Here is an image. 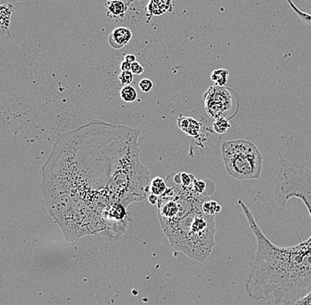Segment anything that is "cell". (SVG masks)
Instances as JSON below:
<instances>
[{
	"label": "cell",
	"mask_w": 311,
	"mask_h": 305,
	"mask_svg": "<svg viewBox=\"0 0 311 305\" xmlns=\"http://www.w3.org/2000/svg\"><path fill=\"white\" fill-rule=\"evenodd\" d=\"M206 113L215 120L220 117H226V114L232 108V95L229 88L213 86L204 95Z\"/></svg>",
	"instance_id": "obj_6"
},
{
	"label": "cell",
	"mask_w": 311,
	"mask_h": 305,
	"mask_svg": "<svg viewBox=\"0 0 311 305\" xmlns=\"http://www.w3.org/2000/svg\"><path fill=\"white\" fill-rule=\"evenodd\" d=\"M131 65L132 64H130L126 61L123 60L122 64H120V69H122V72H126V71H131Z\"/></svg>",
	"instance_id": "obj_23"
},
{
	"label": "cell",
	"mask_w": 311,
	"mask_h": 305,
	"mask_svg": "<svg viewBox=\"0 0 311 305\" xmlns=\"http://www.w3.org/2000/svg\"><path fill=\"white\" fill-rule=\"evenodd\" d=\"M139 87H140V90L142 91V92L148 93L150 91L152 90V87H153V82H152L150 79H142L140 82H139Z\"/></svg>",
	"instance_id": "obj_20"
},
{
	"label": "cell",
	"mask_w": 311,
	"mask_h": 305,
	"mask_svg": "<svg viewBox=\"0 0 311 305\" xmlns=\"http://www.w3.org/2000/svg\"><path fill=\"white\" fill-rule=\"evenodd\" d=\"M162 229L175 250L200 263L207 260L216 245L215 216L204 214L202 206Z\"/></svg>",
	"instance_id": "obj_3"
},
{
	"label": "cell",
	"mask_w": 311,
	"mask_h": 305,
	"mask_svg": "<svg viewBox=\"0 0 311 305\" xmlns=\"http://www.w3.org/2000/svg\"><path fill=\"white\" fill-rule=\"evenodd\" d=\"M174 4V0H150L147 6V21H150L152 16L162 15L164 13L172 11Z\"/></svg>",
	"instance_id": "obj_8"
},
{
	"label": "cell",
	"mask_w": 311,
	"mask_h": 305,
	"mask_svg": "<svg viewBox=\"0 0 311 305\" xmlns=\"http://www.w3.org/2000/svg\"><path fill=\"white\" fill-rule=\"evenodd\" d=\"M228 77H229V72L228 70L224 68H220V69L215 70L212 73L210 79L213 82H215V86L224 87V85L228 82Z\"/></svg>",
	"instance_id": "obj_13"
},
{
	"label": "cell",
	"mask_w": 311,
	"mask_h": 305,
	"mask_svg": "<svg viewBox=\"0 0 311 305\" xmlns=\"http://www.w3.org/2000/svg\"><path fill=\"white\" fill-rule=\"evenodd\" d=\"M221 152L230 177L240 181L260 179L262 155L254 143L240 139L224 141L221 145Z\"/></svg>",
	"instance_id": "obj_4"
},
{
	"label": "cell",
	"mask_w": 311,
	"mask_h": 305,
	"mask_svg": "<svg viewBox=\"0 0 311 305\" xmlns=\"http://www.w3.org/2000/svg\"><path fill=\"white\" fill-rule=\"evenodd\" d=\"M192 191L198 196H210V194L207 193V183L202 180H198L196 178L194 180Z\"/></svg>",
	"instance_id": "obj_18"
},
{
	"label": "cell",
	"mask_w": 311,
	"mask_h": 305,
	"mask_svg": "<svg viewBox=\"0 0 311 305\" xmlns=\"http://www.w3.org/2000/svg\"><path fill=\"white\" fill-rule=\"evenodd\" d=\"M12 11L14 5L11 3L2 4L0 6V27L2 34H4L10 26Z\"/></svg>",
	"instance_id": "obj_11"
},
{
	"label": "cell",
	"mask_w": 311,
	"mask_h": 305,
	"mask_svg": "<svg viewBox=\"0 0 311 305\" xmlns=\"http://www.w3.org/2000/svg\"><path fill=\"white\" fill-rule=\"evenodd\" d=\"M177 124L180 128L188 135L198 138L201 132V124L192 117H182L178 118Z\"/></svg>",
	"instance_id": "obj_10"
},
{
	"label": "cell",
	"mask_w": 311,
	"mask_h": 305,
	"mask_svg": "<svg viewBox=\"0 0 311 305\" xmlns=\"http://www.w3.org/2000/svg\"><path fill=\"white\" fill-rule=\"evenodd\" d=\"M202 210L206 215L215 216L216 214H218L222 210V207L216 201L207 200L202 205Z\"/></svg>",
	"instance_id": "obj_14"
},
{
	"label": "cell",
	"mask_w": 311,
	"mask_h": 305,
	"mask_svg": "<svg viewBox=\"0 0 311 305\" xmlns=\"http://www.w3.org/2000/svg\"><path fill=\"white\" fill-rule=\"evenodd\" d=\"M140 134L93 121L58 136L42 168V190L68 241L106 230L114 205L126 208L146 198L150 176L139 158Z\"/></svg>",
	"instance_id": "obj_1"
},
{
	"label": "cell",
	"mask_w": 311,
	"mask_h": 305,
	"mask_svg": "<svg viewBox=\"0 0 311 305\" xmlns=\"http://www.w3.org/2000/svg\"><path fill=\"white\" fill-rule=\"evenodd\" d=\"M286 1L288 2L290 7L292 8L296 14L299 16V18L305 23V25L307 26L308 29V30H311L310 14V13H307V12H305V11H300V9L297 7L296 4H294V2H292V0H286Z\"/></svg>",
	"instance_id": "obj_17"
},
{
	"label": "cell",
	"mask_w": 311,
	"mask_h": 305,
	"mask_svg": "<svg viewBox=\"0 0 311 305\" xmlns=\"http://www.w3.org/2000/svg\"><path fill=\"white\" fill-rule=\"evenodd\" d=\"M278 156L280 168L274 190V200L282 209L290 199L297 198L306 206L311 218L310 170L304 166L288 162L280 154Z\"/></svg>",
	"instance_id": "obj_5"
},
{
	"label": "cell",
	"mask_w": 311,
	"mask_h": 305,
	"mask_svg": "<svg viewBox=\"0 0 311 305\" xmlns=\"http://www.w3.org/2000/svg\"><path fill=\"white\" fill-rule=\"evenodd\" d=\"M120 97L126 102H133L136 100L137 92L132 86L128 85L120 91Z\"/></svg>",
	"instance_id": "obj_16"
},
{
	"label": "cell",
	"mask_w": 311,
	"mask_h": 305,
	"mask_svg": "<svg viewBox=\"0 0 311 305\" xmlns=\"http://www.w3.org/2000/svg\"><path fill=\"white\" fill-rule=\"evenodd\" d=\"M133 33L128 26H118L114 29L108 38V41L112 48L120 49L129 43L132 39Z\"/></svg>",
	"instance_id": "obj_7"
},
{
	"label": "cell",
	"mask_w": 311,
	"mask_h": 305,
	"mask_svg": "<svg viewBox=\"0 0 311 305\" xmlns=\"http://www.w3.org/2000/svg\"><path fill=\"white\" fill-rule=\"evenodd\" d=\"M231 124L228 121V117H220L214 122L213 129L218 134H224L228 132V129H230Z\"/></svg>",
	"instance_id": "obj_15"
},
{
	"label": "cell",
	"mask_w": 311,
	"mask_h": 305,
	"mask_svg": "<svg viewBox=\"0 0 311 305\" xmlns=\"http://www.w3.org/2000/svg\"><path fill=\"white\" fill-rule=\"evenodd\" d=\"M238 204L258 242L256 259L250 263L245 284L248 298L266 301L267 305H294L311 291V236L294 246L274 245L242 200Z\"/></svg>",
	"instance_id": "obj_2"
},
{
	"label": "cell",
	"mask_w": 311,
	"mask_h": 305,
	"mask_svg": "<svg viewBox=\"0 0 311 305\" xmlns=\"http://www.w3.org/2000/svg\"><path fill=\"white\" fill-rule=\"evenodd\" d=\"M118 79L120 80L122 84L128 86V85H130L131 83L133 82L134 73L131 71L122 72L118 76Z\"/></svg>",
	"instance_id": "obj_19"
},
{
	"label": "cell",
	"mask_w": 311,
	"mask_h": 305,
	"mask_svg": "<svg viewBox=\"0 0 311 305\" xmlns=\"http://www.w3.org/2000/svg\"><path fill=\"white\" fill-rule=\"evenodd\" d=\"M158 199H160V197L156 196V195H154V194H150V196H148V201H150V203L152 204V205H156V204H158Z\"/></svg>",
	"instance_id": "obj_25"
},
{
	"label": "cell",
	"mask_w": 311,
	"mask_h": 305,
	"mask_svg": "<svg viewBox=\"0 0 311 305\" xmlns=\"http://www.w3.org/2000/svg\"><path fill=\"white\" fill-rule=\"evenodd\" d=\"M294 305H311V291H310L308 294L305 295L304 297L299 298L294 303Z\"/></svg>",
	"instance_id": "obj_21"
},
{
	"label": "cell",
	"mask_w": 311,
	"mask_h": 305,
	"mask_svg": "<svg viewBox=\"0 0 311 305\" xmlns=\"http://www.w3.org/2000/svg\"><path fill=\"white\" fill-rule=\"evenodd\" d=\"M106 10L110 19H123L128 10V4L124 0H107Z\"/></svg>",
	"instance_id": "obj_9"
},
{
	"label": "cell",
	"mask_w": 311,
	"mask_h": 305,
	"mask_svg": "<svg viewBox=\"0 0 311 305\" xmlns=\"http://www.w3.org/2000/svg\"><path fill=\"white\" fill-rule=\"evenodd\" d=\"M131 72H133L134 74H136V75H140V74H142L144 72V67L140 63H138L137 61H136L131 65Z\"/></svg>",
	"instance_id": "obj_22"
},
{
	"label": "cell",
	"mask_w": 311,
	"mask_h": 305,
	"mask_svg": "<svg viewBox=\"0 0 311 305\" xmlns=\"http://www.w3.org/2000/svg\"><path fill=\"white\" fill-rule=\"evenodd\" d=\"M166 182L164 181L163 178L158 177H155V178L152 180L150 186H148L150 193V194H154V195H156V196L158 197L163 195L164 192L166 191Z\"/></svg>",
	"instance_id": "obj_12"
},
{
	"label": "cell",
	"mask_w": 311,
	"mask_h": 305,
	"mask_svg": "<svg viewBox=\"0 0 311 305\" xmlns=\"http://www.w3.org/2000/svg\"><path fill=\"white\" fill-rule=\"evenodd\" d=\"M124 61H126L130 64H133L136 61V57L133 54H126L125 57H124Z\"/></svg>",
	"instance_id": "obj_24"
}]
</instances>
